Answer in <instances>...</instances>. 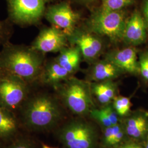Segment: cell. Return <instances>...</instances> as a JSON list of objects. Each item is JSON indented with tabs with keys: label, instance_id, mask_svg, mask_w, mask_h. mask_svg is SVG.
Segmentation results:
<instances>
[{
	"label": "cell",
	"instance_id": "6da1fadb",
	"mask_svg": "<svg viewBox=\"0 0 148 148\" xmlns=\"http://www.w3.org/2000/svg\"><path fill=\"white\" fill-rule=\"evenodd\" d=\"M43 54L31 47L7 43L0 52V66L8 74L30 83L40 76Z\"/></svg>",
	"mask_w": 148,
	"mask_h": 148
},
{
	"label": "cell",
	"instance_id": "7a4b0ae2",
	"mask_svg": "<svg viewBox=\"0 0 148 148\" xmlns=\"http://www.w3.org/2000/svg\"><path fill=\"white\" fill-rule=\"evenodd\" d=\"M22 106V121L25 127L32 131L52 128L63 117L58 101L47 94L41 93L27 98Z\"/></svg>",
	"mask_w": 148,
	"mask_h": 148
},
{
	"label": "cell",
	"instance_id": "3957f363",
	"mask_svg": "<svg viewBox=\"0 0 148 148\" xmlns=\"http://www.w3.org/2000/svg\"><path fill=\"white\" fill-rule=\"evenodd\" d=\"M56 88L65 106L75 114L86 115L95 108L89 82L73 76Z\"/></svg>",
	"mask_w": 148,
	"mask_h": 148
},
{
	"label": "cell",
	"instance_id": "277c9868",
	"mask_svg": "<svg viewBox=\"0 0 148 148\" xmlns=\"http://www.w3.org/2000/svg\"><path fill=\"white\" fill-rule=\"evenodd\" d=\"M127 15L125 10L109 11L101 7L94 11L86 23V29L113 43L122 41Z\"/></svg>",
	"mask_w": 148,
	"mask_h": 148
},
{
	"label": "cell",
	"instance_id": "5b68a950",
	"mask_svg": "<svg viewBox=\"0 0 148 148\" xmlns=\"http://www.w3.org/2000/svg\"><path fill=\"white\" fill-rule=\"evenodd\" d=\"M59 139L66 148H95L97 133L91 124L84 121L69 122L62 127Z\"/></svg>",
	"mask_w": 148,
	"mask_h": 148
},
{
	"label": "cell",
	"instance_id": "8992f818",
	"mask_svg": "<svg viewBox=\"0 0 148 148\" xmlns=\"http://www.w3.org/2000/svg\"><path fill=\"white\" fill-rule=\"evenodd\" d=\"M29 93L27 83L21 78L7 74L0 79V106L12 111L23 105Z\"/></svg>",
	"mask_w": 148,
	"mask_h": 148
},
{
	"label": "cell",
	"instance_id": "52a82bcc",
	"mask_svg": "<svg viewBox=\"0 0 148 148\" xmlns=\"http://www.w3.org/2000/svg\"><path fill=\"white\" fill-rule=\"evenodd\" d=\"M12 20L21 25H32L39 21L50 0H7Z\"/></svg>",
	"mask_w": 148,
	"mask_h": 148
},
{
	"label": "cell",
	"instance_id": "ba28073f",
	"mask_svg": "<svg viewBox=\"0 0 148 148\" xmlns=\"http://www.w3.org/2000/svg\"><path fill=\"white\" fill-rule=\"evenodd\" d=\"M68 37V42L79 49L82 58L92 63L97 60L104 49L101 36L86 29L76 28Z\"/></svg>",
	"mask_w": 148,
	"mask_h": 148
},
{
	"label": "cell",
	"instance_id": "9c48e42d",
	"mask_svg": "<svg viewBox=\"0 0 148 148\" xmlns=\"http://www.w3.org/2000/svg\"><path fill=\"white\" fill-rule=\"evenodd\" d=\"M45 16L53 27L63 31L67 36L75 30L79 19V14L65 2L48 7L45 11Z\"/></svg>",
	"mask_w": 148,
	"mask_h": 148
},
{
	"label": "cell",
	"instance_id": "30bf717a",
	"mask_svg": "<svg viewBox=\"0 0 148 148\" xmlns=\"http://www.w3.org/2000/svg\"><path fill=\"white\" fill-rule=\"evenodd\" d=\"M66 35L56 27H47L42 29L31 45L35 51L40 53L59 52L68 46Z\"/></svg>",
	"mask_w": 148,
	"mask_h": 148
},
{
	"label": "cell",
	"instance_id": "8fae6325",
	"mask_svg": "<svg viewBox=\"0 0 148 148\" xmlns=\"http://www.w3.org/2000/svg\"><path fill=\"white\" fill-rule=\"evenodd\" d=\"M148 30L145 18L138 10H135L127 18L122 41L130 46H137L145 42Z\"/></svg>",
	"mask_w": 148,
	"mask_h": 148
},
{
	"label": "cell",
	"instance_id": "7c38bea8",
	"mask_svg": "<svg viewBox=\"0 0 148 148\" xmlns=\"http://www.w3.org/2000/svg\"><path fill=\"white\" fill-rule=\"evenodd\" d=\"M105 58L110 60L125 73L139 74L137 52L133 46H128L110 51L106 53Z\"/></svg>",
	"mask_w": 148,
	"mask_h": 148
},
{
	"label": "cell",
	"instance_id": "4fadbf2b",
	"mask_svg": "<svg viewBox=\"0 0 148 148\" xmlns=\"http://www.w3.org/2000/svg\"><path fill=\"white\" fill-rule=\"evenodd\" d=\"M122 123L127 136L136 140L143 139L148 134V114L139 111L129 114Z\"/></svg>",
	"mask_w": 148,
	"mask_h": 148
},
{
	"label": "cell",
	"instance_id": "5bb4252c",
	"mask_svg": "<svg viewBox=\"0 0 148 148\" xmlns=\"http://www.w3.org/2000/svg\"><path fill=\"white\" fill-rule=\"evenodd\" d=\"M87 73L88 79L93 82L114 80L125 73L110 60L104 58L92 63Z\"/></svg>",
	"mask_w": 148,
	"mask_h": 148
},
{
	"label": "cell",
	"instance_id": "9a60e30c",
	"mask_svg": "<svg viewBox=\"0 0 148 148\" xmlns=\"http://www.w3.org/2000/svg\"><path fill=\"white\" fill-rule=\"evenodd\" d=\"M73 75L54 59L48 63L44 68L39 78L43 84L54 87L68 79Z\"/></svg>",
	"mask_w": 148,
	"mask_h": 148
},
{
	"label": "cell",
	"instance_id": "2e32d148",
	"mask_svg": "<svg viewBox=\"0 0 148 148\" xmlns=\"http://www.w3.org/2000/svg\"><path fill=\"white\" fill-rule=\"evenodd\" d=\"M93 97L103 106L111 104L117 95L118 85L114 80L90 83Z\"/></svg>",
	"mask_w": 148,
	"mask_h": 148
},
{
	"label": "cell",
	"instance_id": "e0dca14e",
	"mask_svg": "<svg viewBox=\"0 0 148 148\" xmlns=\"http://www.w3.org/2000/svg\"><path fill=\"white\" fill-rule=\"evenodd\" d=\"M82 56L79 49L76 46L64 48L55 58L61 66L73 75L79 68Z\"/></svg>",
	"mask_w": 148,
	"mask_h": 148
},
{
	"label": "cell",
	"instance_id": "ac0fdd59",
	"mask_svg": "<svg viewBox=\"0 0 148 148\" xmlns=\"http://www.w3.org/2000/svg\"><path fill=\"white\" fill-rule=\"evenodd\" d=\"M17 131V122L12 111L0 106V139L12 138Z\"/></svg>",
	"mask_w": 148,
	"mask_h": 148
},
{
	"label": "cell",
	"instance_id": "d6986e66",
	"mask_svg": "<svg viewBox=\"0 0 148 148\" xmlns=\"http://www.w3.org/2000/svg\"><path fill=\"white\" fill-rule=\"evenodd\" d=\"M112 105L119 116H126L131 111L132 103L128 97L117 95L112 101Z\"/></svg>",
	"mask_w": 148,
	"mask_h": 148
},
{
	"label": "cell",
	"instance_id": "ffe728a7",
	"mask_svg": "<svg viewBox=\"0 0 148 148\" xmlns=\"http://www.w3.org/2000/svg\"><path fill=\"white\" fill-rule=\"evenodd\" d=\"M101 1L102 8L114 11L123 10L135 3V0H101Z\"/></svg>",
	"mask_w": 148,
	"mask_h": 148
},
{
	"label": "cell",
	"instance_id": "44dd1931",
	"mask_svg": "<svg viewBox=\"0 0 148 148\" xmlns=\"http://www.w3.org/2000/svg\"><path fill=\"white\" fill-rule=\"evenodd\" d=\"M90 114L92 118L95 119L104 128L113 126L102 108L99 109L94 108L90 111Z\"/></svg>",
	"mask_w": 148,
	"mask_h": 148
},
{
	"label": "cell",
	"instance_id": "7402d4cb",
	"mask_svg": "<svg viewBox=\"0 0 148 148\" xmlns=\"http://www.w3.org/2000/svg\"><path fill=\"white\" fill-rule=\"evenodd\" d=\"M139 74L145 81H148V49L143 52L138 59Z\"/></svg>",
	"mask_w": 148,
	"mask_h": 148
},
{
	"label": "cell",
	"instance_id": "603a6c76",
	"mask_svg": "<svg viewBox=\"0 0 148 148\" xmlns=\"http://www.w3.org/2000/svg\"><path fill=\"white\" fill-rule=\"evenodd\" d=\"M5 148H36L32 140L25 138L16 139Z\"/></svg>",
	"mask_w": 148,
	"mask_h": 148
},
{
	"label": "cell",
	"instance_id": "cb8c5ba5",
	"mask_svg": "<svg viewBox=\"0 0 148 148\" xmlns=\"http://www.w3.org/2000/svg\"><path fill=\"white\" fill-rule=\"evenodd\" d=\"M10 31L7 24L0 21V43L4 42L8 37Z\"/></svg>",
	"mask_w": 148,
	"mask_h": 148
},
{
	"label": "cell",
	"instance_id": "d4e9b609",
	"mask_svg": "<svg viewBox=\"0 0 148 148\" xmlns=\"http://www.w3.org/2000/svg\"><path fill=\"white\" fill-rule=\"evenodd\" d=\"M143 14L147 23L148 34V0H144L143 5Z\"/></svg>",
	"mask_w": 148,
	"mask_h": 148
},
{
	"label": "cell",
	"instance_id": "484cf974",
	"mask_svg": "<svg viewBox=\"0 0 148 148\" xmlns=\"http://www.w3.org/2000/svg\"><path fill=\"white\" fill-rule=\"evenodd\" d=\"M113 148H132V142H123Z\"/></svg>",
	"mask_w": 148,
	"mask_h": 148
},
{
	"label": "cell",
	"instance_id": "4316f807",
	"mask_svg": "<svg viewBox=\"0 0 148 148\" xmlns=\"http://www.w3.org/2000/svg\"><path fill=\"white\" fill-rule=\"evenodd\" d=\"M7 74H8V73H7L4 69L2 68L0 66V79H2V77H3L4 76H5V75Z\"/></svg>",
	"mask_w": 148,
	"mask_h": 148
},
{
	"label": "cell",
	"instance_id": "83f0119b",
	"mask_svg": "<svg viewBox=\"0 0 148 148\" xmlns=\"http://www.w3.org/2000/svg\"><path fill=\"white\" fill-rule=\"evenodd\" d=\"M77 1H79V2H84L85 3H91L94 2L96 0H77Z\"/></svg>",
	"mask_w": 148,
	"mask_h": 148
},
{
	"label": "cell",
	"instance_id": "f1b7e54d",
	"mask_svg": "<svg viewBox=\"0 0 148 148\" xmlns=\"http://www.w3.org/2000/svg\"><path fill=\"white\" fill-rule=\"evenodd\" d=\"M132 148H143L140 145L132 142Z\"/></svg>",
	"mask_w": 148,
	"mask_h": 148
},
{
	"label": "cell",
	"instance_id": "f546056e",
	"mask_svg": "<svg viewBox=\"0 0 148 148\" xmlns=\"http://www.w3.org/2000/svg\"><path fill=\"white\" fill-rule=\"evenodd\" d=\"M42 148H54V147H49V146H48V145H45V144H43Z\"/></svg>",
	"mask_w": 148,
	"mask_h": 148
},
{
	"label": "cell",
	"instance_id": "4dcf8cb0",
	"mask_svg": "<svg viewBox=\"0 0 148 148\" xmlns=\"http://www.w3.org/2000/svg\"><path fill=\"white\" fill-rule=\"evenodd\" d=\"M145 148H148V134L147 136V141H146V143H145Z\"/></svg>",
	"mask_w": 148,
	"mask_h": 148
}]
</instances>
